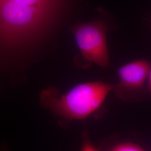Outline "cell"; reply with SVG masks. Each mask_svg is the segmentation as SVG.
I'll return each instance as SVG.
<instances>
[{"mask_svg":"<svg viewBox=\"0 0 151 151\" xmlns=\"http://www.w3.org/2000/svg\"><path fill=\"white\" fill-rule=\"evenodd\" d=\"M62 0H0V50L10 51L39 38L53 21Z\"/></svg>","mask_w":151,"mask_h":151,"instance_id":"1","label":"cell"},{"mask_svg":"<svg viewBox=\"0 0 151 151\" xmlns=\"http://www.w3.org/2000/svg\"><path fill=\"white\" fill-rule=\"evenodd\" d=\"M110 151H146L142 147L133 143H122L115 146Z\"/></svg>","mask_w":151,"mask_h":151,"instance_id":"5","label":"cell"},{"mask_svg":"<svg viewBox=\"0 0 151 151\" xmlns=\"http://www.w3.org/2000/svg\"><path fill=\"white\" fill-rule=\"evenodd\" d=\"M81 151H98L92 145L91 143L87 139L84 140L82 147Z\"/></svg>","mask_w":151,"mask_h":151,"instance_id":"6","label":"cell"},{"mask_svg":"<svg viewBox=\"0 0 151 151\" xmlns=\"http://www.w3.org/2000/svg\"><path fill=\"white\" fill-rule=\"evenodd\" d=\"M71 31L82 57L85 60L106 68L109 63L106 43V24L101 20L73 25Z\"/></svg>","mask_w":151,"mask_h":151,"instance_id":"3","label":"cell"},{"mask_svg":"<svg viewBox=\"0 0 151 151\" xmlns=\"http://www.w3.org/2000/svg\"><path fill=\"white\" fill-rule=\"evenodd\" d=\"M148 91L151 95V67L149 75L148 76Z\"/></svg>","mask_w":151,"mask_h":151,"instance_id":"7","label":"cell"},{"mask_svg":"<svg viewBox=\"0 0 151 151\" xmlns=\"http://www.w3.org/2000/svg\"><path fill=\"white\" fill-rule=\"evenodd\" d=\"M114 86L102 81L81 83L61 95L54 87L44 90L41 105L57 116L67 120H83L97 110Z\"/></svg>","mask_w":151,"mask_h":151,"instance_id":"2","label":"cell"},{"mask_svg":"<svg viewBox=\"0 0 151 151\" xmlns=\"http://www.w3.org/2000/svg\"><path fill=\"white\" fill-rule=\"evenodd\" d=\"M151 63L140 60L128 63L118 70L120 86L129 89H138L144 85L151 69Z\"/></svg>","mask_w":151,"mask_h":151,"instance_id":"4","label":"cell"},{"mask_svg":"<svg viewBox=\"0 0 151 151\" xmlns=\"http://www.w3.org/2000/svg\"><path fill=\"white\" fill-rule=\"evenodd\" d=\"M2 151H7V150H5H5H4H4H2Z\"/></svg>","mask_w":151,"mask_h":151,"instance_id":"8","label":"cell"}]
</instances>
